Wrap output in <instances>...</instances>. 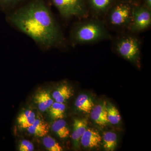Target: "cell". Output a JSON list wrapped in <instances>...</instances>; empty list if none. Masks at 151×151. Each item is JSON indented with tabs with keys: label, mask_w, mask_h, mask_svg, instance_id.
<instances>
[{
	"label": "cell",
	"mask_w": 151,
	"mask_h": 151,
	"mask_svg": "<svg viewBox=\"0 0 151 151\" xmlns=\"http://www.w3.org/2000/svg\"><path fill=\"white\" fill-rule=\"evenodd\" d=\"M62 16L65 18L82 16L85 14L84 0H52Z\"/></svg>",
	"instance_id": "cell-3"
},
{
	"label": "cell",
	"mask_w": 151,
	"mask_h": 151,
	"mask_svg": "<svg viewBox=\"0 0 151 151\" xmlns=\"http://www.w3.org/2000/svg\"><path fill=\"white\" fill-rule=\"evenodd\" d=\"M19 148L20 151H32L34 150V147L32 143L29 141L23 140L19 144Z\"/></svg>",
	"instance_id": "cell-22"
},
{
	"label": "cell",
	"mask_w": 151,
	"mask_h": 151,
	"mask_svg": "<svg viewBox=\"0 0 151 151\" xmlns=\"http://www.w3.org/2000/svg\"><path fill=\"white\" fill-rule=\"evenodd\" d=\"M88 122L85 119H75L73 124V131L72 134V139L75 146L78 145L81 136L87 129Z\"/></svg>",
	"instance_id": "cell-12"
},
{
	"label": "cell",
	"mask_w": 151,
	"mask_h": 151,
	"mask_svg": "<svg viewBox=\"0 0 151 151\" xmlns=\"http://www.w3.org/2000/svg\"><path fill=\"white\" fill-rule=\"evenodd\" d=\"M34 100L39 110L42 112L50 108L53 103L50 94L46 91H41L37 93L35 96Z\"/></svg>",
	"instance_id": "cell-9"
},
{
	"label": "cell",
	"mask_w": 151,
	"mask_h": 151,
	"mask_svg": "<svg viewBox=\"0 0 151 151\" xmlns=\"http://www.w3.org/2000/svg\"><path fill=\"white\" fill-rule=\"evenodd\" d=\"M132 16V11L129 6L120 4L116 6L111 12L110 21L114 25L122 26L127 24Z\"/></svg>",
	"instance_id": "cell-6"
},
{
	"label": "cell",
	"mask_w": 151,
	"mask_h": 151,
	"mask_svg": "<svg viewBox=\"0 0 151 151\" xmlns=\"http://www.w3.org/2000/svg\"><path fill=\"white\" fill-rule=\"evenodd\" d=\"M90 113L91 119L100 127H105L109 122L107 117V103L105 101L94 107Z\"/></svg>",
	"instance_id": "cell-8"
},
{
	"label": "cell",
	"mask_w": 151,
	"mask_h": 151,
	"mask_svg": "<svg viewBox=\"0 0 151 151\" xmlns=\"http://www.w3.org/2000/svg\"><path fill=\"white\" fill-rule=\"evenodd\" d=\"M105 35V30L100 25L96 22H89L76 28L72 37L76 42L85 43L98 40Z\"/></svg>",
	"instance_id": "cell-2"
},
{
	"label": "cell",
	"mask_w": 151,
	"mask_h": 151,
	"mask_svg": "<svg viewBox=\"0 0 151 151\" xmlns=\"http://www.w3.org/2000/svg\"><path fill=\"white\" fill-rule=\"evenodd\" d=\"M73 95V92L70 86L63 84L53 92L52 96L55 102L63 103Z\"/></svg>",
	"instance_id": "cell-13"
},
{
	"label": "cell",
	"mask_w": 151,
	"mask_h": 151,
	"mask_svg": "<svg viewBox=\"0 0 151 151\" xmlns=\"http://www.w3.org/2000/svg\"><path fill=\"white\" fill-rule=\"evenodd\" d=\"M44 145L50 151H62L61 146L53 138L47 136L44 137L42 140Z\"/></svg>",
	"instance_id": "cell-19"
},
{
	"label": "cell",
	"mask_w": 151,
	"mask_h": 151,
	"mask_svg": "<svg viewBox=\"0 0 151 151\" xmlns=\"http://www.w3.org/2000/svg\"><path fill=\"white\" fill-rule=\"evenodd\" d=\"M117 50L124 58L131 61H136L139 55V41L136 38L130 37L123 39L117 44Z\"/></svg>",
	"instance_id": "cell-4"
},
{
	"label": "cell",
	"mask_w": 151,
	"mask_h": 151,
	"mask_svg": "<svg viewBox=\"0 0 151 151\" xmlns=\"http://www.w3.org/2000/svg\"><path fill=\"white\" fill-rule=\"evenodd\" d=\"M8 20L45 49L62 45L61 31L43 0H32L10 14Z\"/></svg>",
	"instance_id": "cell-1"
},
{
	"label": "cell",
	"mask_w": 151,
	"mask_h": 151,
	"mask_svg": "<svg viewBox=\"0 0 151 151\" xmlns=\"http://www.w3.org/2000/svg\"><path fill=\"white\" fill-rule=\"evenodd\" d=\"M23 1V0H0V7L3 9L10 8Z\"/></svg>",
	"instance_id": "cell-21"
},
{
	"label": "cell",
	"mask_w": 151,
	"mask_h": 151,
	"mask_svg": "<svg viewBox=\"0 0 151 151\" xmlns=\"http://www.w3.org/2000/svg\"><path fill=\"white\" fill-rule=\"evenodd\" d=\"M27 129L29 133L31 134L38 137H44L48 134L49 126L42 120L36 119L34 123Z\"/></svg>",
	"instance_id": "cell-10"
},
{
	"label": "cell",
	"mask_w": 151,
	"mask_h": 151,
	"mask_svg": "<svg viewBox=\"0 0 151 151\" xmlns=\"http://www.w3.org/2000/svg\"><path fill=\"white\" fill-rule=\"evenodd\" d=\"M107 109L108 122L113 125L119 124L121 121V116L117 108L111 103H108Z\"/></svg>",
	"instance_id": "cell-18"
},
{
	"label": "cell",
	"mask_w": 151,
	"mask_h": 151,
	"mask_svg": "<svg viewBox=\"0 0 151 151\" xmlns=\"http://www.w3.org/2000/svg\"><path fill=\"white\" fill-rule=\"evenodd\" d=\"M65 105L63 103L54 102L50 108V113L54 120L63 119L64 117Z\"/></svg>",
	"instance_id": "cell-17"
},
{
	"label": "cell",
	"mask_w": 151,
	"mask_h": 151,
	"mask_svg": "<svg viewBox=\"0 0 151 151\" xmlns=\"http://www.w3.org/2000/svg\"><path fill=\"white\" fill-rule=\"evenodd\" d=\"M117 136L116 133L112 132H106L103 134V144L105 150H115L117 145Z\"/></svg>",
	"instance_id": "cell-16"
},
{
	"label": "cell",
	"mask_w": 151,
	"mask_h": 151,
	"mask_svg": "<svg viewBox=\"0 0 151 151\" xmlns=\"http://www.w3.org/2000/svg\"><path fill=\"white\" fill-rule=\"evenodd\" d=\"M81 145L87 148H94L100 146L102 137L97 130L92 128L86 129L84 134L81 136Z\"/></svg>",
	"instance_id": "cell-7"
},
{
	"label": "cell",
	"mask_w": 151,
	"mask_h": 151,
	"mask_svg": "<svg viewBox=\"0 0 151 151\" xmlns=\"http://www.w3.org/2000/svg\"><path fill=\"white\" fill-rule=\"evenodd\" d=\"M133 18L132 29L139 31L147 28L151 24V14L150 10L145 8L136 7L132 11Z\"/></svg>",
	"instance_id": "cell-5"
},
{
	"label": "cell",
	"mask_w": 151,
	"mask_h": 151,
	"mask_svg": "<svg viewBox=\"0 0 151 151\" xmlns=\"http://www.w3.org/2000/svg\"><path fill=\"white\" fill-rule=\"evenodd\" d=\"M145 3L147 8L149 10H150L151 9V0H145Z\"/></svg>",
	"instance_id": "cell-23"
},
{
	"label": "cell",
	"mask_w": 151,
	"mask_h": 151,
	"mask_svg": "<svg viewBox=\"0 0 151 151\" xmlns=\"http://www.w3.org/2000/svg\"><path fill=\"white\" fill-rule=\"evenodd\" d=\"M75 105L78 111L84 113H90L94 107L91 97L85 94L78 95L76 100Z\"/></svg>",
	"instance_id": "cell-11"
},
{
	"label": "cell",
	"mask_w": 151,
	"mask_h": 151,
	"mask_svg": "<svg viewBox=\"0 0 151 151\" xmlns=\"http://www.w3.org/2000/svg\"><path fill=\"white\" fill-rule=\"evenodd\" d=\"M112 0H90L91 5L96 10H105L111 4Z\"/></svg>",
	"instance_id": "cell-20"
},
{
	"label": "cell",
	"mask_w": 151,
	"mask_h": 151,
	"mask_svg": "<svg viewBox=\"0 0 151 151\" xmlns=\"http://www.w3.org/2000/svg\"><path fill=\"white\" fill-rule=\"evenodd\" d=\"M52 129L61 139L68 137L70 134L66 122L63 119L55 120L52 124Z\"/></svg>",
	"instance_id": "cell-15"
},
{
	"label": "cell",
	"mask_w": 151,
	"mask_h": 151,
	"mask_svg": "<svg viewBox=\"0 0 151 151\" xmlns=\"http://www.w3.org/2000/svg\"><path fill=\"white\" fill-rule=\"evenodd\" d=\"M35 120V113L30 110H27L19 115L17 118V123L22 129H27L32 125Z\"/></svg>",
	"instance_id": "cell-14"
}]
</instances>
